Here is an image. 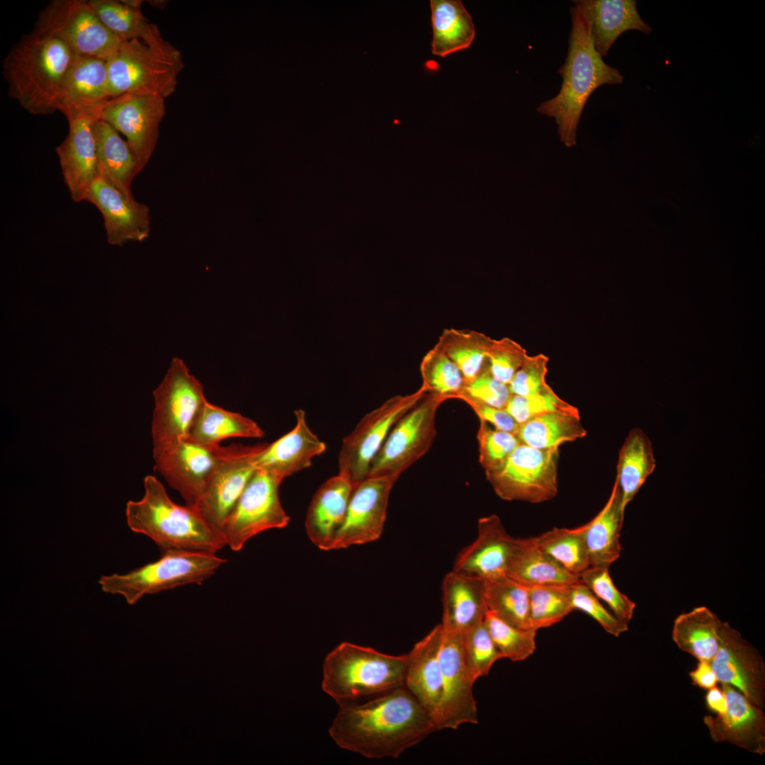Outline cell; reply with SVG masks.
Instances as JSON below:
<instances>
[{
    "instance_id": "9a60e30c",
    "label": "cell",
    "mask_w": 765,
    "mask_h": 765,
    "mask_svg": "<svg viewBox=\"0 0 765 765\" xmlns=\"http://www.w3.org/2000/svg\"><path fill=\"white\" fill-rule=\"evenodd\" d=\"M264 445H233L230 453L214 470L198 502L193 507L222 536L230 516L256 470L254 457Z\"/></svg>"
},
{
    "instance_id": "ee69618b",
    "label": "cell",
    "mask_w": 765,
    "mask_h": 765,
    "mask_svg": "<svg viewBox=\"0 0 765 765\" xmlns=\"http://www.w3.org/2000/svg\"><path fill=\"white\" fill-rule=\"evenodd\" d=\"M484 621L503 658L523 661L535 652L536 630L511 625L489 610Z\"/></svg>"
},
{
    "instance_id": "ffe728a7",
    "label": "cell",
    "mask_w": 765,
    "mask_h": 765,
    "mask_svg": "<svg viewBox=\"0 0 765 765\" xmlns=\"http://www.w3.org/2000/svg\"><path fill=\"white\" fill-rule=\"evenodd\" d=\"M108 100L106 60L78 56L62 81L55 108L68 121L79 117L96 120Z\"/></svg>"
},
{
    "instance_id": "681fc988",
    "label": "cell",
    "mask_w": 765,
    "mask_h": 765,
    "mask_svg": "<svg viewBox=\"0 0 765 765\" xmlns=\"http://www.w3.org/2000/svg\"><path fill=\"white\" fill-rule=\"evenodd\" d=\"M527 356L526 350L510 338L493 339L487 354L489 370L494 378L509 385Z\"/></svg>"
},
{
    "instance_id": "ba28073f",
    "label": "cell",
    "mask_w": 765,
    "mask_h": 765,
    "mask_svg": "<svg viewBox=\"0 0 765 765\" xmlns=\"http://www.w3.org/2000/svg\"><path fill=\"white\" fill-rule=\"evenodd\" d=\"M153 396L151 434L154 459L186 439L193 420L206 399L202 384L178 358L172 359Z\"/></svg>"
},
{
    "instance_id": "8d00e7d4",
    "label": "cell",
    "mask_w": 765,
    "mask_h": 765,
    "mask_svg": "<svg viewBox=\"0 0 765 765\" xmlns=\"http://www.w3.org/2000/svg\"><path fill=\"white\" fill-rule=\"evenodd\" d=\"M516 435L521 443L538 449H552L585 437L586 431L580 415L552 412L519 424Z\"/></svg>"
},
{
    "instance_id": "2e32d148",
    "label": "cell",
    "mask_w": 765,
    "mask_h": 765,
    "mask_svg": "<svg viewBox=\"0 0 765 765\" xmlns=\"http://www.w3.org/2000/svg\"><path fill=\"white\" fill-rule=\"evenodd\" d=\"M439 657L443 675V698L437 729L455 730L465 723L477 724V703L472 693L476 680L466 662L463 633L446 630L443 627Z\"/></svg>"
},
{
    "instance_id": "f5cc1de1",
    "label": "cell",
    "mask_w": 765,
    "mask_h": 765,
    "mask_svg": "<svg viewBox=\"0 0 765 765\" xmlns=\"http://www.w3.org/2000/svg\"><path fill=\"white\" fill-rule=\"evenodd\" d=\"M548 361L543 353L527 356L508 385L511 395H530L549 387L546 382Z\"/></svg>"
},
{
    "instance_id": "f907efd6",
    "label": "cell",
    "mask_w": 765,
    "mask_h": 765,
    "mask_svg": "<svg viewBox=\"0 0 765 765\" xmlns=\"http://www.w3.org/2000/svg\"><path fill=\"white\" fill-rule=\"evenodd\" d=\"M570 599L573 610L581 611L596 622L609 634L618 637L628 630V623L611 613L597 597L582 582L571 586Z\"/></svg>"
},
{
    "instance_id": "cb8c5ba5",
    "label": "cell",
    "mask_w": 765,
    "mask_h": 765,
    "mask_svg": "<svg viewBox=\"0 0 765 765\" xmlns=\"http://www.w3.org/2000/svg\"><path fill=\"white\" fill-rule=\"evenodd\" d=\"M295 427L271 444H266L253 459L256 470H266L282 481L311 465L326 446L310 429L305 412H295Z\"/></svg>"
},
{
    "instance_id": "6f0895ef",
    "label": "cell",
    "mask_w": 765,
    "mask_h": 765,
    "mask_svg": "<svg viewBox=\"0 0 765 765\" xmlns=\"http://www.w3.org/2000/svg\"><path fill=\"white\" fill-rule=\"evenodd\" d=\"M149 4H151L152 6H154L156 8H163L165 6V5L166 4V3H167L166 1H161V0L160 1H158V0L149 1Z\"/></svg>"
},
{
    "instance_id": "60d3db41",
    "label": "cell",
    "mask_w": 765,
    "mask_h": 765,
    "mask_svg": "<svg viewBox=\"0 0 765 765\" xmlns=\"http://www.w3.org/2000/svg\"><path fill=\"white\" fill-rule=\"evenodd\" d=\"M584 531V525L572 529L555 528L533 539L544 552L565 570L580 576L590 567Z\"/></svg>"
},
{
    "instance_id": "9c48e42d",
    "label": "cell",
    "mask_w": 765,
    "mask_h": 765,
    "mask_svg": "<svg viewBox=\"0 0 765 765\" xmlns=\"http://www.w3.org/2000/svg\"><path fill=\"white\" fill-rule=\"evenodd\" d=\"M31 33L54 37L78 56L107 60L124 42L111 33L84 0H53L39 13Z\"/></svg>"
},
{
    "instance_id": "ac0fdd59",
    "label": "cell",
    "mask_w": 765,
    "mask_h": 765,
    "mask_svg": "<svg viewBox=\"0 0 765 765\" xmlns=\"http://www.w3.org/2000/svg\"><path fill=\"white\" fill-rule=\"evenodd\" d=\"M718 682L737 688L754 706L765 703V663L762 656L741 633L722 622L720 644L710 662Z\"/></svg>"
},
{
    "instance_id": "f35d334b",
    "label": "cell",
    "mask_w": 765,
    "mask_h": 765,
    "mask_svg": "<svg viewBox=\"0 0 765 765\" xmlns=\"http://www.w3.org/2000/svg\"><path fill=\"white\" fill-rule=\"evenodd\" d=\"M103 25L123 41H145L157 26L149 23L141 11L140 0H89Z\"/></svg>"
},
{
    "instance_id": "7bdbcfd3",
    "label": "cell",
    "mask_w": 765,
    "mask_h": 765,
    "mask_svg": "<svg viewBox=\"0 0 765 765\" xmlns=\"http://www.w3.org/2000/svg\"><path fill=\"white\" fill-rule=\"evenodd\" d=\"M420 373L421 387L446 400L458 399L465 384L456 365L436 346L423 357Z\"/></svg>"
},
{
    "instance_id": "484cf974",
    "label": "cell",
    "mask_w": 765,
    "mask_h": 765,
    "mask_svg": "<svg viewBox=\"0 0 765 765\" xmlns=\"http://www.w3.org/2000/svg\"><path fill=\"white\" fill-rule=\"evenodd\" d=\"M442 635L441 623L415 644L407 654L404 680V686L429 713L436 727L443 698V675L439 657Z\"/></svg>"
},
{
    "instance_id": "4dcf8cb0",
    "label": "cell",
    "mask_w": 765,
    "mask_h": 765,
    "mask_svg": "<svg viewBox=\"0 0 765 765\" xmlns=\"http://www.w3.org/2000/svg\"><path fill=\"white\" fill-rule=\"evenodd\" d=\"M624 513L620 493L615 481L603 509L591 521L584 524V536L590 567H609L620 557V533Z\"/></svg>"
},
{
    "instance_id": "7dc6e473",
    "label": "cell",
    "mask_w": 765,
    "mask_h": 765,
    "mask_svg": "<svg viewBox=\"0 0 765 765\" xmlns=\"http://www.w3.org/2000/svg\"><path fill=\"white\" fill-rule=\"evenodd\" d=\"M505 409L519 424L537 416L552 412L579 415L578 409L557 396L550 386L530 395H512Z\"/></svg>"
},
{
    "instance_id": "5b68a950",
    "label": "cell",
    "mask_w": 765,
    "mask_h": 765,
    "mask_svg": "<svg viewBox=\"0 0 765 765\" xmlns=\"http://www.w3.org/2000/svg\"><path fill=\"white\" fill-rule=\"evenodd\" d=\"M408 654L394 656L348 642L323 663V691L339 706L361 702L404 685Z\"/></svg>"
},
{
    "instance_id": "4316f807",
    "label": "cell",
    "mask_w": 765,
    "mask_h": 765,
    "mask_svg": "<svg viewBox=\"0 0 765 765\" xmlns=\"http://www.w3.org/2000/svg\"><path fill=\"white\" fill-rule=\"evenodd\" d=\"M574 7L588 23L597 52L606 57L624 32L637 30L649 34L651 27L640 17L635 0H574Z\"/></svg>"
},
{
    "instance_id": "6da1fadb",
    "label": "cell",
    "mask_w": 765,
    "mask_h": 765,
    "mask_svg": "<svg viewBox=\"0 0 765 765\" xmlns=\"http://www.w3.org/2000/svg\"><path fill=\"white\" fill-rule=\"evenodd\" d=\"M437 730L404 685L370 700L340 706L329 733L344 749L370 759L397 758Z\"/></svg>"
},
{
    "instance_id": "74e56055",
    "label": "cell",
    "mask_w": 765,
    "mask_h": 765,
    "mask_svg": "<svg viewBox=\"0 0 765 765\" xmlns=\"http://www.w3.org/2000/svg\"><path fill=\"white\" fill-rule=\"evenodd\" d=\"M492 341L477 331L450 328L443 329L436 346L456 365L468 383L487 366Z\"/></svg>"
},
{
    "instance_id": "b9f144b4",
    "label": "cell",
    "mask_w": 765,
    "mask_h": 765,
    "mask_svg": "<svg viewBox=\"0 0 765 765\" xmlns=\"http://www.w3.org/2000/svg\"><path fill=\"white\" fill-rule=\"evenodd\" d=\"M571 586L544 584L528 587L532 629L537 631L552 626L573 611L570 599Z\"/></svg>"
},
{
    "instance_id": "bcb514c9",
    "label": "cell",
    "mask_w": 765,
    "mask_h": 765,
    "mask_svg": "<svg viewBox=\"0 0 765 765\" xmlns=\"http://www.w3.org/2000/svg\"><path fill=\"white\" fill-rule=\"evenodd\" d=\"M608 568L591 566L580 574V579L596 597L608 604L615 616L628 624L635 604L617 589Z\"/></svg>"
},
{
    "instance_id": "d6a6232c",
    "label": "cell",
    "mask_w": 765,
    "mask_h": 765,
    "mask_svg": "<svg viewBox=\"0 0 765 765\" xmlns=\"http://www.w3.org/2000/svg\"><path fill=\"white\" fill-rule=\"evenodd\" d=\"M433 38L431 51L446 57L468 49L472 43L475 30L470 13L460 0H431Z\"/></svg>"
},
{
    "instance_id": "e575fe53",
    "label": "cell",
    "mask_w": 765,
    "mask_h": 765,
    "mask_svg": "<svg viewBox=\"0 0 765 765\" xmlns=\"http://www.w3.org/2000/svg\"><path fill=\"white\" fill-rule=\"evenodd\" d=\"M655 467L656 460L650 440L640 428L633 429L619 450L615 480L624 510Z\"/></svg>"
},
{
    "instance_id": "30bf717a",
    "label": "cell",
    "mask_w": 765,
    "mask_h": 765,
    "mask_svg": "<svg viewBox=\"0 0 765 765\" xmlns=\"http://www.w3.org/2000/svg\"><path fill=\"white\" fill-rule=\"evenodd\" d=\"M446 400L426 393L401 416L373 460L367 477H391L398 480L402 472L422 458L434 441L436 413Z\"/></svg>"
},
{
    "instance_id": "277c9868",
    "label": "cell",
    "mask_w": 765,
    "mask_h": 765,
    "mask_svg": "<svg viewBox=\"0 0 765 765\" xmlns=\"http://www.w3.org/2000/svg\"><path fill=\"white\" fill-rule=\"evenodd\" d=\"M144 494L125 508L129 528L152 540L163 552L186 550L216 553L226 545L223 536L192 506L174 502L153 475L144 479Z\"/></svg>"
},
{
    "instance_id": "8fae6325",
    "label": "cell",
    "mask_w": 765,
    "mask_h": 765,
    "mask_svg": "<svg viewBox=\"0 0 765 765\" xmlns=\"http://www.w3.org/2000/svg\"><path fill=\"white\" fill-rule=\"evenodd\" d=\"M558 456L559 448L538 449L521 443L500 468L485 475L504 500L546 502L558 492Z\"/></svg>"
},
{
    "instance_id": "c3c4849f",
    "label": "cell",
    "mask_w": 765,
    "mask_h": 765,
    "mask_svg": "<svg viewBox=\"0 0 765 765\" xmlns=\"http://www.w3.org/2000/svg\"><path fill=\"white\" fill-rule=\"evenodd\" d=\"M477 439L479 462L485 473L500 468L521 443L516 434L492 429L481 420Z\"/></svg>"
},
{
    "instance_id": "d6986e66",
    "label": "cell",
    "mask_w": 765,
    "mask_h": 765,
    "mask_svg": "<svg viewBox=\"0 0 765 765\" xmlns=\"http://www.w3.org/2000/svg\"><path fill=\"white\" fill-rule=\"evenodd\" d=\"M397 480L391 477H367L354 486L332 550L370 543L380 537L390 494Z\"/></svg>"
},
{
    "instance_id": "83f0119b",
    "label": "cell",
    "mask_w": 765,
    "mask_h": 765,
    "mask_svg": "<svg viewBox=\"0 0 765 765\" xmlns=\"http://www.w3.org/2000/svg\"><path fill=\"white\" fill-rule=\"evenodd\" d=\"M354 484L338 474L325 481L312 498L305 518L310 540L319 549L330 550L341 528Z\"/></svg>"
},
{
    "instance_id": "9f6ffc18",
    "label": "cell",
    "mask_w": 765,
    "mask_h": 765,
    "mask_svg": "<svg viewBox=\"0 0 765 765\" xmlns=\"http://www.w3.org/2000/svg\"><path fill=\"white\" fill-rule=\"evenodd\" d=\"M707 706L712 711L720 714L726 710V697L722 688L716 686L708 690L706 696Z\"/></svg>"
},
{
    "instance_id": "44dd1931",
    "label": "cell",
    "mask_w": 765,
    "mask_h": 765,
    "mask_svg": "<svg viewBox=\"0 0 765 765\" xmlns=\"http://www.w3.org/2000/svg\"><path fill=\"white\" fill-rule=\"evenodd\" d=\"M85 200L101 212L108 244L122 246L128 241L142 242L149 237V207L127 196L103 176L98 175L91 183Z\"/></svg>"
},
{
    "instance_id": "11a10c76",
    "label": "cell",
    "mask_w": 765,
    "mask_h": 765,
    "mask_svg": "<svg viewBox=\"0 0 765 765\" xmlns=\"http://www.w3.org/2000/svg\"><path fill=\"white\" fill-rule=\"evenodd\" d=\"M689 676L694 685L706 690L715 687L718 682L710 663L708 661H698L696 668L689 673Z\"/></svg>"
},
{
    "instance_id": "836d02e7",
    "label": "cell",
    "mask_w": 765,
    "mask_h": 765,
    "mask_svg": "<svg viewBox=\"0 0 765 765\" xmlns=\"http://www.w3.org/2000/svg\"><path fill=\"white\" fill-rule=\"evenodd\" d=\"M264 434L253 419L206 400L197 412L186 439L200 444L216 445L229 438H256Z\"/></svg>"
},
{
    "instance_id": "8992f818",
    "label": "cell",
    "mask_w": 765,
    "mask_h": 765,
    "mask_svg": "<svg viewBox=\"0 0 765 765\" xmlns=\"http://www.w3.org/2000/svg\"><path fill=\"white\" fill-rule=\"evenodd\" d=\"M106 62L110 99L128 93L166 98L175 91L184 66L180 51L159 29L146 41L123 42Z\"/></svg>"
},
{
    "instance_id": "d4e9b609",
    "label": "cell",
    "mask_w": 765,
    "mask_h": 765,
    "mask_svg": "<svg viewBox=\"0 0 765 765\" xmlns=\"http://www.w3.org/2000/svg\"><path fill=\"white\" fill-rule=\"evenodd\" d=\"M96 120L79 117L68 121L67 137L56 149L63 178L74 202L85 200L98 176L93 125Z\"/></svg>"
},
{
    "instance_id": "7402d4cb",
    "label": "cell",
    "mask_w": 765,
    "mask_h": 765,
    "mask_svg": "<svg viewBox=\"0 0 765 765\" xmlns=\"http://www.w3.org/2000/svg\"><path fill=\"white\" fill-rule=\"evenodd\" d=\"M515 539L497 515L481 517L477 538L460 551L453 571L484 581L506 577Z\"/></svg>"
},
{
    "instance_id": "816d5d0a",
    "label": "cell",
    "mask_w": 765,
    "mask_h": 765,
    "mask_svg": "<svg viewBox=\"0 0 765 765\" xmlns=\"http://www.w3.org/2000/svg\"><path fill=\"white\" fill-rule=\"evenodd\" d=\"M511 395L509 385L492 375L487 363L475 379L465 384L458 399H469L488 406L505 409Z\"/></svg>"
},
{
    "instance_id": "1f68e13d",
    "label": "cell",
    "mask_w": 765,
    "mask_h": 765,
    "mask_svg": "<svg viewBox=\"0 0 765 765\" xmlns=\"http://www.w3.org/2000/svg\"><path fill=\"white\" fill-rule=\"evenodd\" d=\"M98 175L128 197H133L130 186L141 171L126 140L108 123H94Z\"/></svg>"
},
{
    "instance_id": "db71d44e",
    "label": "cell",
    "mask_w": 765,
    "mask_h": 765,
    "mask_svg": "<svg viewBox=\"0 0 765 765\" xmlns=\"http://www.w3.org/2000/svg\"><path fill=\"white\" fill-rule=\"evenodd\" d=\"M474 411L480 420L494 429L516 434L519 424L505 409L488 406L469 399L463 400Z\"/></svg>"
},
{
    "instance_id": "ab89813d",
    "label": "cell",
    "mask_w": 765,
    "mask_h": 765,
    "mask_svg": "<svg viewBox=\"0 0 765 765\" xmlns=\"http://www.w3.org/2000/svg\"><path fill=\"white\" fill-rule=\"evenodd\" d=\"M484 582L488 610L511 625L532 629L528 588L507 576Z\"/></svg>"
},
{
    "instance_id": "52a82bcc",
    "label": "cell",
    "mask_w": 765,
    "mask_h": 765,
    "mask_svg": "<svg viewBox=\"0 0 765 765\" xmlns=\"http://www.w3.org/2000/svg\"><path fill=\"white\" fill-rule=\"evenodd\" d=\"M226 562L216 553L168 550L157 560L126 574L102 576L98 583L103 591L120 595L129 604H134L147 594L190 584H200Z\"/></svg>"
},
{
    "instance_id": "3957f363",
    "label": "cell",
    "mask_w": 765,
    "mask_h": 765,
    "mask_svg": "<svg viewBox=\"0 0 765 765\" xmlns=\"http://www.w3.org/2000/svg\"><path fill=\"white\" fill-rule=\"evenodd\" d=\"M77 57L54 37L23 35L3 60L8 96L33 115L53 113L62 81Z\"/></svg>"
},
{
    "instance_id": "7c38bea8",
    "label": "cell",
    "mask_w": 765,
    "mask_h": 765,
    "mask_svg": "<svg viewBox=\"0 0 765 765\" xmlns=\"http://www.w3.org/2000/svg\"><path fill=\"white\" fill-rule=\"evenodd\" d=\"M426 393L421 387L412 394L393 397L366 414L342 441L339 474L354 485L366 479L373 460L394 424Z\"/></svg>"
},
{
    "instance_id": "603a6c76",
    "label": "cell",
    "mask_w": 765,
    "mask_h": 765,
    "mask_svg": "<svg viewBox=\"0 0 765 765\" xmlns=\"http://www.w3.org/2000/svg\"><path fill=\"white\" fill-rule=\"evenodd\" d=\"M726 697V710L716 716L706 715L711 739L726 742L747 751L763 755L765 752V715L762 708L754 706L741 692L722 684Z\"/></svg>"
},
{
    "instance_id": "f546056e",
    "label": "cell",
    "mask_w": 765,
    "mask_h": 765,
    "mask_svg": "<svg viewBox=\"0 0 765 765\" xmlns=\"http://www.w3.org/2000/svg\"><path fill=\"white\" fill-rule=\"evenodd\" d=\"M506 576L527 587L544 584L572 585L581 581L544 552L533 538H516Z\"/></svg>"
},
{
    "instance_id": "7a4b0ae2",
    "label": "cell",
    "mask_w": 765,
    "mask_h": 765,
    "mask_svg": "<svg viewBox=\"0 0 765 765\" xmlns=\"http://www.w3.org/2000/svg\"><path fill=\"white\" fill-rule=\"evenodd\" d=\"M570 14L567 54L557 70L562 78L560 89L536 108L539 113L555 119L567 144L574 143L578 123L592 93L602 85L620 84L623 81L620 71L607 64L596 50L584 16L574 6Z\"/></svg>"
},
{
    "instance_id": "f1b7e54d",
    "label": "cell",
    "mask_w": 765,
    "mask_h": 765,
    "mask_svg": "<svg viewBox=\"0 0 765 765\" xmlns=\"http://www.w3.org/2000/svg\"><path fill=\"white\" fill-rule=\"evenodd\" d=\"M442 605L443 628L466 631L482 621L488 610L485 582L452 570L443 580Z\"/></svg>"
},
{
    "instance_id": "4fadbf2b",
    "label": "cell",
    "mask_w": 765,
    "mask_h": 765,
    "mask_svg": "<svg viewBox=\"0 0 765 765\" xmlns=\"http://www.w3.org/2000/svg\"><path fill=\"white\" fill-rule=\"evenodd\" d=\"M282 480L263 470H256L242 492L223 531L226 545L238 552L251 538L290 521L279 499Z\"/></svg>"
},
{
    "instance_id": "d590c367",
    "label": "cell",
    "mask_w": 765,
    "mask_h": 765,
    "mask_svg": "<svg viewBox=\"0 0 765 765\" xmlns=\"http://www.w3.org/2000/svg\"><path fill=\"white\" fill-rule=\"evenodd\" d=\"M722 621L706 606L680 614L674 622L672 639L698 661L710 662L718 651Z\"/></svg>"
},
{
    "instance_id": "f6af8a7d",
    "label": "cell",
    "mask_w": 765,
    "mask_h": 765,
    "mask_svg": "<svg viewBox=\"0 0 765 765\" xmlns=\"http://www.w3.org/2000/svg\"><path fill=\"white\" fill-rule=\"evenodd\" d=\"M463 645L468 669L475 680L487 676L492 665L503 658L484 620L463 633Z\"/></svg>"
},
{
    "instance_id": "5bb4252c",
    "label": "cell",
    "mask_w": 765,
    "mask_h": 765,
    "mask_svg": "<svg viewBox=\"0 0 765 765\" xmlns=\"http://www.w3.org/2000/svg\"><path fill=\"white\" fill-rule=\"evenodd\" d=\"M165 112L164 98L154 94L128 93L108 100L100 113L99 119L125 135L142 170L156 147L159 125Z\"/></svg>"
},
{
    "instance_id": "e0dca14e",
    "label": "cell",
    "mask_w": 765,
    "mask_h": 765,
    "mask_svg": "<svg viewBox=\"0 0 765 765\" xmlns=\"http://www.w3.org/2000/svg\"><path fill=\"white\" fill-rule=\"evenodd\" d=\"M232 446L200 444L188 439L174 449L154 458V468L185 500L194 507L214 470L232 450Z\"/></svg>"
}]
</instances>
